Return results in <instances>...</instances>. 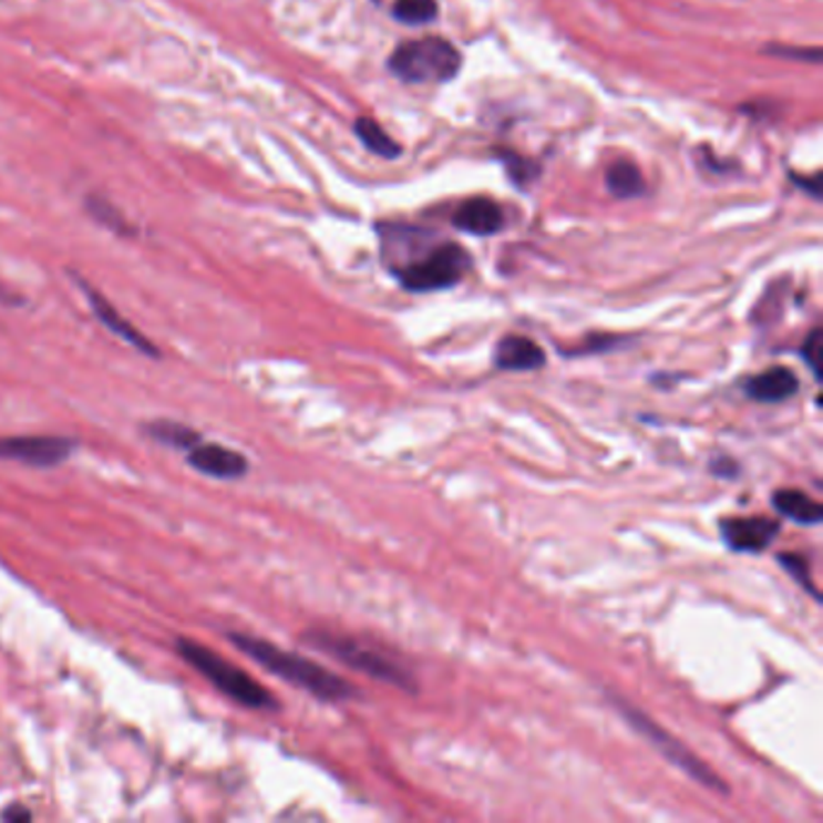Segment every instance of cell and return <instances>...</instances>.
Instances as JSON below:
<instances>
[{
	"mask_svg": "<svg viewBox=\"0 0 823 823\" xmlns=\"http://www.w3.org/2000/svg\"><path fill=\"white\" fill-rule=\"evenodd\" d=\"M229 642H233L237 650L251 657L256 665H261L282 681H288L292 686L302 688V691L312 693L319 700H327V703H343L348 698H356L358 691L353 683H348L341 679L339 673H333L329 669H323L321 665L312 662L302 655L286 652L276 647L274 642H266L261 638H251V636H241V632H229Z\"/></svg>",
	"mask_w": 823,
	"mask_h": 823,
	"instance_id": "obj_1",
	"label": "cell"
},
{
	"mask_svg": "<svg viewBox=\"0 0 823 823\" xmlns=\"http://www.w3.org/2000/svg\"><path fill=\"white\" fill-rule=\"evenodd\" d=\"M174 645H177V652L182 655L184 662L192 665L198 673H204V677L215 688H218L220 693L237 700L239 706L251 708V710H274L276 708V698L268 693L259 681L251 679L249 673L241 671L239 667L229 665L227 659H223L220 655H215L213 650H208L206 645L186 640V638H179Z\"/></svg>",
	"mask_w": 823,
	"mask_h": 823,
	"instance_id": "obj_2",
	"label": "cell"
},
{
	"mask_svg": "<svg viewBox=\"0 0 823 823\" xmlns=\"http://www.w3.org/2000/svg\"><path fill=\"white\" fill-rule=\"evenodd\" d=\"M459 69H462V56L442 37L413 39L397 47L389 56V71L403 83H447Z\"/></svg>",
	"mask_w": 823,
	"mask_h": 823,
	"instance_id": "obj_3",
	"label": "cell"
},
{
	"mask_svg": "<svg viewBox=\"0 0 823 823\" xmlns=\"http://www.w3.org/2000/svg\"><path fill=\"white\" fill-rule=\"evenodd\" d=\"M611 700H614V706L618 708V712L624 714V720L632 727V730H636L642 739L650 741V747H655L659 753H662L669 763L681 768V771L688 778H693L698 785H703L712 792L727 794V785L722 782V778L714 775L708 768V763H703L696 753L688 751V747H683L677 737H671L667 730H662V727H659L655 720L647 718V714L640 712L636 706H630V703H626V700H618V698H611Z\"/></svg>",
	"mask_w": 823,
	"mask_h": 823,
	"instance_id": "obj_4",
	"label": "cell"
},
{
	"mask_svg": "<svg viewBox=\"0 0 823 823\" xmlns=\"http://www.w3.org/2000/svg\"><path fill=\"white\" fill-rule=\"evenodd\" d=\"M471 268V256L459 245H442L425 259L411 261L399 271L401 286L411 292H433L456 286Z\"/></svg>",
	"mask_w": 823,
	"mask_h": 823,
	"instance_id": "obj_5",
	"label": "cell"
},
{
	"mask_svg": "<svg viewBox=\"0 0 823 823\" xmlns=\"http://www.w3.org/2000/svg\"><path fill=\"white\" fill-rule=\"evenodd\" d=\"M307 642H312L315 647H319V650L339 659V662L368 673V677L372 679H380L384 683L403 688V691H413L415 683L407 671L391 662V659H387L384 655L372 652L370 647H362L358 640L331 636V632H312V636H307Z\"/></svg>",
	"mask_w": 823,
	"mask_h": 823,
	"instance_id": "obj_6",
	"label": "cell"
},
{
	"mask_svg": "<svg viewBox=\"0 0 823 823\" xmlns=\"http://www.w3.org/2000/svg\"><path fill=\"white\" fill-rule=\"evenodd\" d=\"M78 447L71 438L59 435H22V438H0V459L6 462H20L27 466H59Z\"/></svg>",
	"mask_w": 823,
	"mask_h": 823,
	"instance_id": "obj_7",
	"label": "cell"
},
{
	"mask_svg": "<svg viewBox=\"0 0 823 823\" xmlns=\"http://www.w3.org/2000/svg\"><path fill=\"white\" fill-rule=\"evenodd\" d=\"M78 286L83 288L94 317L100 319V323H102L104 329H110L114 336H119L121 341H126L128 346L141 350L143 356H147V358H160V348L151 339H147V336H143L136 327H133V323L126 317H121L116 312V309L110 305V300L104 298L102 292L90 288L83 278H78Z\"/></svg>",
	"mask_w": 823,
	"mask_h": 823,
	"instance_id": "obj_8",
	"label": "cell"
},
{
	"mask_svg": "<svg viewBox=\"0 0 823 823\" xmlns=\"http://www.w3.org/2000/svg\"><path fill=\"white\" fill-rule=\"evenodd\" d=\"M724 544L739 553H761L775 542L780 522L771 517H732L720 524Z\"/></svg>",
	"mask_w": 823,
	"mask_h": 823,
	"instance_id": "obj_9",
	"label": "cell"
},
{
	"mask_svg": "<svg viewBox=\"0 0 823 823\" xmlns=\"http://www.w3.org/2000/svg\"><path fill=\"white\" fill-rule=\"evenodd\" d=\"M186 462L192 464L196 471L213 479H223V481H233L241 479L249 471L247 456L235 450H227L223 444H210V442H196L192 450L186 452Z\"/></svg>",
	"mask_w": 823,
	"mask_h": 823,
	"instance_id": "obj_10",
	"label": "cell"
},
{
	"mask_svg": "<svg viewBox=\"0 0 823 823\" xmlns=\"http://www.w3.org/2000/svg\"><path fill=\"white\" fill-rule=\"evenodd\" d=\"M454 225L459 229H464L469 235H479V237H488L501 233L505 227V215L503 208L495 204L491 198H469L454 213Z\"/></svg>",
	"mask_w": 823,
	"mask_h": 823,
	"instance_id": "obj_11",
	"label": "cell"
},
{
	"mask_svg": "<svg viewBox=\"0 0 823 823\" xmlns=\"http://www.w3.org/2000/svg\"><path fill=\"white\" fill-rule=\"evenodd\" d=\"M495 368L505 372H532L546 366L544 348L526 336H505L493 353Z\"/></svg>",
	"mask_w": 823,
	"mask_h": 823,
	"instance_id": "obj_12",
	"label": "cell"
},
{
	"mask_svg": "<svg viewBox=\"0 0 823 823\" xmlns=\"http://www.w3.org/2000/svg\"><path fill=\"white\" fill-rule=\"evenodd\" d=\"M747 397L761 403H780L788 401L800 391V380L790 368L775 366L765 372H759L744 384Z\"/></svg>",
	"mask_w": 823,
	"mask_h": 823,
	"instance_id": "obj_13",
	"label": "cell"
},
{
	"mask_svg": "<svg viewBox=\"0 0 823 823\" xmlns=\"http://www.w3.org/2000/svg\"><path fill=\"white\" fill-rule=\"evenodd\" d=\"M773 507L780 512L782 517H788L798 524H806V526H814L823 519L821 503H816L814 497H809L806 493L798 488L775 491Z\"/></svg>",
	"mask_w": 823,
	"mask_h": 823,
	"instance_id": "obj_14",
	"label": "cell"
},
{
	"mask_svg": "<svg viewBox=\"0 0 823 823\" xmlns=\"http://www.w3.org/2000/svg\"><path fill=\"white\" fill-rule=\"evenodd\" d=\"M606 186L616 198H632L645 192V182L640 169L628 160H618L606 172Z\"/></svg>",
	"mask_w": 823,
	"mask_h": 823,
	"instance_id": "obj_15",
	"label": "cell"
},
{
	"mask_svg": "<svg viewBox=\"0 0 823 823\" xmlns=\"http://www.w3.org/2000/svg\"><path fill=\"white\" fill-rule=\"evenodd\" d=\"M143 430L147 433V438H153L155 442L167 444V447H174V450H184V452H188L196 442H200V433H196L194 428L174 423V421H155V423L143 425Z\"/></svg>",
	"mask_w": 823,
	"mask_h": 823,
	"instance_id": "obj_16",
	"label": "cell"
},
{
	"mask_svg": "<svg viewBox=\"0 0 823 823\" xmlns=\"http://www.w3.org/2000/svg\"><path fill=\"white\" fill-rule=\"evenodd\" d=\"M356 133H358V138L362 141V145H366L368 151L374 153V155L387 157V160H394V157L401 155V145H397V141L391 138L380 124H374V121L368 119V116H360L356 121Z\"/></svg>",
	"mask_w": 823,
	"mask_h": 823,
	"instance_id": "obj_17",
	"label": "cell"
},
{
	"mask_svg": "<svg viewBox=\"0 0 823 823\" xmlns=\"http://www.w3.org/2000/svg\"><path fill=\"white\" fill-rule=\"evenodd\" d=\"M88 210L92 213L94 220H100L104 227H110L112 233L121 235V237H131L133 235V227L126 223L124 215L119 213V208H114L110 200H104L100 196H92L88 200Z\"/></svg>",
	"mask_w": 823,
	"mask_h": 823,
	"instance_id": "obj_18",
	"label": "cell"
},
{
	"mask_svg": "<svg viewBox=\"0 0 823 823\" xmlns=\"http://www.w3.org/2000/svg\"><path fill=\"white\" fill-rule=\"evenodd\" d=\"M391 12L403 24H425L438 18V3L435 0H397Z\"/></svg>",
	"mask_w": 823,
	"mask_h": 823,
	"instance_id": "obj_19",
	"label": "cell"
},
{
	"mask_svg": "<svg viewBox=\"0 0 823 823\" xmlns=\"http://www.w3.org/2000/svg\"><path fill=\"white\" fill-rule=\"evenodd\" d=\"M778 560L782 568H785L809 591V595H812L816 601L821 599L816 585L812 583V575H809V563L804 556H798V553H782V556H778Z\"/></svg>",
	"mask_w": 823,
	"mask_h": 823,
	"instance_id": "obj_20",
	"label": "cell"
},
{
	"mask_svg": "<svg viewBox=\"0 0 823 823\" xmlns=\"http://www.w3.org/2000/svg\"><path fill=\"white\" fill-rule=\"evenodd\" d=\"M802 358L806 360V366L812 368L816 382L821 380V329H812V333L806 336V341L802 346Z\"/></svg>",
	"mask_w": 823,
	"mask_h": 823,
	"instance_id": "obj_21",
	"label": "cell"
},
{
	"mask_svg": "<svg viewBox=\"0 0 823 823\" xmlns=\"http://www.w3.org/2000/svg\"><path fill=\"white\" fill-rule=\"evenodd\" d=\"M710 471L718 479H737L741 474V466L734 462L732 456H720L710 464Z\"/></svg>",
	"mask_w": 823,
	"mask_h": 823,
	"instance_id": "obj_22",
	"label": "cell"
},
{
	"mask_svg": "<svg viewBox=\"0 0 823 823\" xmlns=\"http://www.w3.org/2000/svg\"><path fill=\"white\" fill-rule=\"evenodd\" d=\"M771 53H778V56H798L800 61H806L809 59V63H819V59H821V51L819 49H812V51H790V49H771Z\"/></svg>",
	"mask_w": 823,
	"mask_h": 823,
	"instance_id": "obj_23",
	"label": "cell"
},
{
	"mask_svg": "<svg viewBox=\"0 0 823 823\" xmlns=\"http://www.w3.org/2000/svg\"><path fill=\"white\" fill-rule=\"evenodd\" d=\"M3 819H6V821H30V819H32V814H30V812H27V809H24V806L16 804V806L6 809V812H3Z\"/></svg>",
	"mask_w": 823,
	"mask_h": 823,
	"instance_id": "obj_24",
	"label": "cell"
},
{
	"mask_svg": "<svg viewBox=\"0 0 823 823\" xmlns=\"http://www.w3.org/2000/svg\"><path fill=\"white\" fill-rule=\"evenodd\" d=\"M614 341H616V339H606L601 348H604V350H611V348H614ZM577 353H599V348H597L595 343H589L585 350H577ZM577 353H575V356H577Z\"/></svg>",
	"mask_w": 823,
	"mask_h": 823,
	"instance_id": "obj_25",
	"label": "cell"
},
{
	"mask_svg": "<svg viewBox=\"0 0 823 823\" xmlns=\"http://www.w3.org/2000/svg\"><path fill=\"white\" fill-rule=\"evenodd\" d=\"M0 302L12 305V302H20V300H18V298H12V295H8L3 288H0Z\"/></svg>",
	"mask_w": 823,
	"mask_h": 823,
	"instance_id": "obj_26",
	"label": "cell"
}]
</instances>
